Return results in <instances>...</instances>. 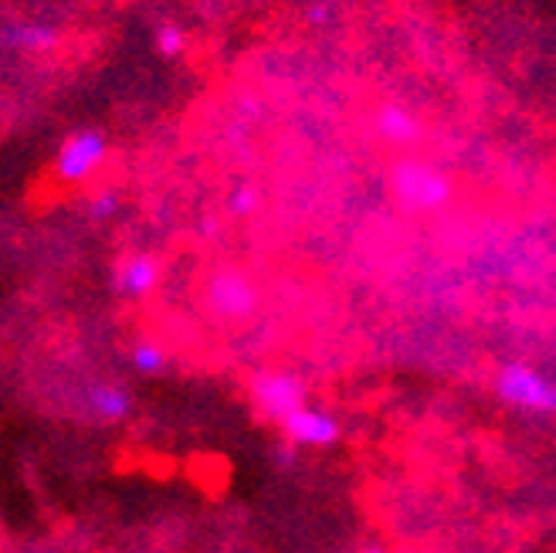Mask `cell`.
<instances>
[{
	"mask_svg": "<svg viewBox=\"0 0 556 553\" xmlns=\"http://www.w3.org/2000/svg\"><path fill=\"white\" fill-rule=\"evenodd\" d=\"M387 190H391V201L397 204V211L410 217L438 214L455 198L452 177L438 171L434 163L417 160V156H401L397 163H391V171H387Z\"/></svg>",
	"mask_w": 556,
	"mask_h": 553,
	"instance_id": "cell-1",
	"label": "cell"
},
{
	"mask_svg": "<svg viewBox=\"0 0 556 553\" xmlns=\"http://www.w3.org/2000/svg\"><path fill=\"white\" fill-rule=\"evenodd\" d=\"M492 394L519 414H556V377L530 361H503L492 374Z\"/></svg>",
	"mask_w": 556,
	"mask_h": 553,
	"instance_id": "cell-2",
	"label": "cell"
},
{
	"mask_svg": "<svg viewBox=\"0 0 556 553\" xmlns=\"http://www.w3.org/2000/svg\"><path fill=\"white\" fill-rule=\"evenodd\" d=\"M204 310L214 323H248L258 306H262V292L255 286V279L248 275L244 268H214L207 279H204Z\"/></svg>",
	"mask_w": 556,
	"mask_h": 553,
	"instance_id": "cell-3",
	"label": "cell"
},
{
	"mask_svg": "<svg viewBox=\"0 0 556 553\" xmlns=\"http://www.w3.org/2000/svg\"><path fill=\"white\" fill-rule=\"evenodd\" d=\"M109 160V136L102 129H75L68 133L65 140L54 150V160H51V171L62 184H89L99 171L102 163Z\"/></svg>",
	"mask_w": 556,
	"mask_h": 553,
	"instance_id": "cell-4",
	"label": "cell"
},
{
	"mask_svg": "<svg viewBox=\"0 0 556 553\" xmlns=\"http://www.w3.org/2000/svg\"><path fill=\"white\" fill-rule=\"evenodd\" d=\"M248 391H252V404L262 411V418L271 425H282L292 411L305 404V384L292 370H258L248 380Z\"/></svg>",
	"mask_w": 556,
	"mask_h": 553,
	"instance_id": "cell-5",
	"label": "cell"
},
{
	"mask_svg": "<svg viewBox=\"0 0 556 553\" xmlns=\"http://www.w3.org/2000/svg\"><path fill=\"white\" fill-rule=\"evenodd\" d=\"M278 428H282V438H289L299 449H332L340 441L337 414H329L326 407L316 404H302Z\"/></svg>",
	"mask_w": 556,
	"mask_h": 553,
	"instance_id": "cell-6",
	"label": "cell"
},
{
	"mask_svg": "<svg viewBox=\"0 0 556 553\" xmlns=\"http://www.w3.org/2000/svg\"><path fill=\"white\" fill-rule=\"evenodd\" d=\"M370 129L383 147H394V150H410L425 140L421 116H417L407 102H397V99H387L377 105Z\"/></svg>",
	"mask_w": 556,
	"mask_h": 553,
	"instance_id": "cell-7",
	"label": "cell"
},
{
	"mask_svg": "<svg viewBox=\"0 0 556 553\" xmlns=\"http://www.w3.org/2000/svg\"><path fill=\"white\" fill-rule=\"evenodd\" d=\"M109 286L119 299H147L160 286V262L150 252H129L113 262Z\"/></svg>",
	"mask_w": 556,
	"mask_h": 553,
	"instance_id": "cell-8",
	"label": "cell"
},
{
	"mask_svg": "<svg viewBox=\"0 0 556 553\" xmlns=\"http://www.w3.org/2000/svg\"><path fill=\"white\" fill-rule=\"evenodd\" d=\"M81 401H86L89 418H96L99 425H119L132 414V394L119 380H92V384H86V394H81Z\"/></svg>",
	"mask_w": 556,
	"mask_h": 553,
	"instance_id": "cell-9",
	"label": "cell"
},
{
	"mask_svg": "<svg viewBox=\"0 0 556 553\" xmlns=\"http://www.w3.org/2000/svg\"><path fill=\"white\" fill-rule=\"evenodd\" d=\"M62 41L59 27L41 24V21H8L4 27V45L17 54H48Z\"/></svg>",
	"mask_w": 556,
	"mask_h": 553,
	"instance_id": "cell-10",
	"label": "cell"
},
{
	"mask_svg": "<svg viewBox=\"0 0 556 553\" xmlns=\"http://www.w3.org/2000/svg\"><path fill=\"white\" fill-rule=\"evenodd\" d=\"M129 367L136 374H143V377H156L166 370V350L150 340V337H139L132 347H129Z\"/></svg>",
	"mask_w": 556,
	"mask_h": 553,
	"instance_id": "cell-11",
	"label": "cell"
},
{
	"mask_svg": "<svg viewBox=\"0 0 556 553\" xmlns=\"http://www.w3.org/2000/svg\"><path fill=\"white\" fill-rule=\"evenodd\" d=\"M153 48L163 62H177L180 54L187 51V32L177 21H160L153 27Z\"/></svg>",
	"mask_w": 556,
	"mask_h": 553,
	"instance_id": "cell-12",
	"label": "cell"
},
{
	"mask_svg": "<svg viewBox=\"0 0 556 553\" xmlns=\"http://www.w3.org/2000/svg\"><path fill=\"white\" fill-rule=\"evenodd\" d=\"M123 201H119V193L113 187H102L96 193H89V201H86V217L96 221V225H105V221H113L119 214Z\"/></svg>",
	"mask_w": 556,
	"mask_h": 553,
	"instance_id": "cell-13",
	"label": "cell"
},
{
	"mask_svg": "<svg viewBox=\"0 0 556 553\" xmlns=\"http://www.w3.org/2000/svg\"><path fill=\"white\" fill-rule=\"evenodd\" d=\"M225 204H228V214L248 217V214H255V208H258V190L252 184H238V187L228 190Z\"/></svg>",
	"mask_w": 556,
	"mask_h": 553,
	"instance_id": "cell-14",
	"label": "cell"
},
{
	"mask_svg": "<svg viewBox=\"0 0 556 553\" xmlns=\"http://www.w3.org/2000/svg\"><path fill=\"white\" fill-rule=\"evenodd\" d=\"M299 445H292L289 438H282V441H275V449H271V462L278 465V468H286V473H292V468L299 465Z\"/></svg>",
	"mask_w": 556,
	"mask_h": 553,
	"instance_id": "cell-15",
	"label": "cell"
},
{
	"mask_svg": "<svg viewBox=\"0 0 556 553\" xmlns=\"http://www.w3.org/2000/svg\"><path fill=\"white\" fill-rule=\"evenodd\" d=\"M359 553H391V550L380 546V543H367V546H359Z\"/></svg>",
	"mask_w": 556,
	"mask_h": 553,
	"instance_id": "cell-16",
	"label": "cell"
},
{
	"mask_svg": "<svg viewBox=\"0 0 556 553\" xmlns=\"http://www.w3.org/2000/svg\"><path fill=\"white\" fill-rule=\"evenodd\" d=\"M309 17H313L316 24H323V21H326V11H323V8H313V11H309Z\"/></svg>",
	"mask_w": 556,
	"mask_h": 553,
	"instance_id": "cell-17",
	"label": "cell"
}]
</instances>
